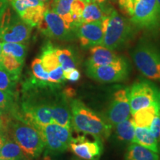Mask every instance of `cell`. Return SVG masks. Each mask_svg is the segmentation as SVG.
<instances>
[{"label":"cell","mask_w":160,"mask_h":160,"mask_svg":"<svg viewBox=\"0 0 160 160\" xmlns=\"http://www.w3.org/2000/svg\"><path fill=\"white\" fill-rule=\"evenodd\" d=\"M73 128L82 133L105 140L110 137L112 126L108 122L89 108L81 100L71 99L69 102Z\"/></svg>","instance_id":"6da1fadb"},{"label":"cell","mask_w":160,"mask_h":160,"mask_svg":"<svg viewBox=\"0 0 160 160\" xmlns=\"http://www.w3.org/2000/svg\"><path fill=\"white\" fill-rule=\"evenodd\" d=\"M7 133L30 159L39 157L45 150V142L39 130L23 119L17 117L10 119Z\"/></svg>","instance_id":"7a4b0ae2"},{"label":"cell","mask_w":160,"mask_h":160,"mask_svg":"<svg viewBox=\"0 0 160 160\" xmlns=\"http://www.w3.org/2000/svg\"><path fill=\"white\" fill-rule=\"evenodd\" d=\"M136 67L149 80L160 82V50L151 43L141 42L132 51Z\"/></svg>","instance_id":"3957f363"},{"label":"cell","mask_w":160,"mask_h":160,"mask_svg":"<svg viewBox=\"0 0 160 160\" xmlns=\"http://www.w3.org/2000/svg\"><path fill=\"white\" fill-rule=\"evenodd\" d=\"M132 32L131 22L119 15L117 11L112 10L108 15L102 45L112 51L119 48L131 39Z\"/></svg>","instance_id":"277c9868"},{"label":"cell","mask_w":160,"mask_h":160,"mask_svg":"<svg viewBox=\"0 0 160 160\" xmlns=\"http://www.w3.org/2000/svg\"><path fill=\"white\" fill-rule=\"evenodd\" d=\"M131 113L152 105L160 108V90L150 80L136 82L128 88Z\"/></svg>","instance_id":"5b68a950"},{"label":"cell","mask_w":160,"mask_h":160,"mask_svg":"<svg viewBox=\"0 0 160 160\" xmlns=\"http://www.w3.org/2000/svg\"><path fill=\"white\" fill-rule=\"evenodd\" d=\"M39 130L45 142V155H57L69 149L72 139L71 129L53 122L39 127Z\"/></svg>","instance_id":"8992f818"},{"label":"cell","mask_w":160,"mask_h":160,"mask_svg":"<svg viewBox=\"0 0 160 160\" xmlns=\"http://www.w3.org/2000/svg\"><path fill=\"white\" fill-rule=\"evenodd\" d=\"M32 28L8 10L0 18V39L3 42L23 43L29 39Z\"/></svg>","instance_id":"52a82bcc"},{"label":"cell","mask_w":160,"mask_h":160,"mask_svg":"<svg viewBox=\"0 0 160 160\" xmlns=\"http://www.w3.org/2000/svg\"><path fill=\"white\" fill-rule=\"evenodd\" d=\"M37 27L44 35L53 39L71 40L74 37V30L70 27L57 13L48 7L43 18Z\"/></svg>","instance_id":"ba28073f"},{"label":"cell","mask_w":160,"mask_h":160,"mask_svg":"<svg viewBox=\"0 0 160 160\" xmlns=\"http://www.w3.org/2000/svg\"><path fill=\"white\" fill-rule=\"evenodd\" d=\"M130 21L142 28L158 27L160 24V8L157 0H137Z\"/></svg>","instance_id":"9c48e42d"},{"label":"cell","mask_w":160,"mask_h":160,"mask_svg":"<svg viewBox=\"0 0 160 160\" xmlns=\"http://www.w3.org/2000/svg\"><path fill=\"white\" fill-rule=\"evenodd\" d=\"M130 68L127 61L122 59L110 65L86 67V73L91 79L103 83L119 82L127 79Z\"/></svg>","instance_id":"30bf717a"},{"label":"cell","mask_w":160,"mask_h":160,"mask_svg":"<svg viewBox=\"0 0 160 160\" xmlns=\"http://www.w3.org/2000/svg\"><path fill=\"white\" fill-rule=\"evenodd\" d=\"M131 116L128 99V88H122L113 93L106 111V120L112 127Z\"/></svg>","instance_id":"8fae6325"},{"label":"cell","mask_w":160,"mask_h":160,"mask_svg":"<svg viewBox=\"0 0 160 160\" xmlns=\"http://www.w3.org/2000/svg\"><path fill=\"white\" fill-rule=\"evenodd\" d=\"M69 148L74 154L83 160H99L103 153V141L99 138L78 136L72 138Z\"/></svg>","instance_id":"7c38bea8"},{"label":"cell","mask_w":160,"mask_h":160,"mask_svg":"<svg viewBox=\"0 0 160 160\" xmlns=\"http://www.w3.org/2000/svg\"><path fill=\"white\" fill-rule=\"evenodd\" d=\"M24 121L37 128L53 122L49 102L28 101L22 105Z\"/></svg>","instance_id":"4fadbf2b"},{"label":"cell","mask_w":160,"mask_h":160,"mask_svg":"<svg viewBox=\"0 0 160 160\" xmlns=\"http://www.w3.org/2000/svg\"><path fill=\"white\" fill-rule=\"evenodd\" d=\"M13 8L19 17L32 27L37 26L43 18L45 10V3L41 0H11Z\"/></svg>","instance_id":"5bb4252c"},{"label":"cell","mask_w":160,"mask_h":160,"mask_svg":"<svg viewBox=\"0 0 160 160\" xmlns=\"http://www.w3.org/2000/svg\"><path fill=\"white\" fill-rule=\"evenodd\" d=\"M102 20L88 23H81L75 28L76 35L85 48L102 45L104 33Z\"/></svg>","instance_id":"9a60e30c"},{"label":"cell","mask_w":160,"mask_h":160,"mask_svg":"<svg viewBox=\"0 0 160 160\" xmlns=\"http://www.w3.org/2000/svg\"><path fill=\"white\" fill-rule=\"evenodd\" d=\"M122 57L118 56L114 51L103 45H96L90 48V56L86 62V67L110 65L117 62Z\"/></svg>","instance_id":"2e32d148"},{"label":"cell","mask_w":160,"mask_h":160,"mask_svg":"<svg viewBox=\"0 0 160 160\" xmlns=\"http://www.w3.org/2000/svg\"><path fill=\"white\" fill-rule=\"evenodd\" d=\"M50 108L53 122L72 130L71 108L65 97H57L51 102Z\"/></svg>","instance_id":"e0dca14e"},{"label":"cell","mask_w":160,"mask_h":160,"mask_svg":"<svg viewBox=\"0 0 160 160\" xmlns=\"http://www.w3.org/2000/svg\"><path fill=\"white\" fill-rule=\"evenodd\" d=\"M1 159L11 160H29L21 148L16 142L8 133H3V145L1 150Z\"/></svg>","instance_id":"ac0fdd59"},{"label":"cell","mask_w":160,"mask_h":160,"mask_svg":"<svg viewBox=\"0 0 160 160\" xmlns=\"http://www.w3.org/2000/svg\"><path fill=\"white\" fill-rule=\"evenodd\" d=\"M111 11L105 9V8L99 3L87 2L82 16V23L93 22L102 20L110 14Z\"/></svg>","instance_id":"d6986e66"},{"label":"cell","mask_w":160,"mask_h":160,"mask_svg":"<svg viewBox=\"0 0 160 160\" xmlns=\"http://www.w3.org/2000/svg\"><path fill=\"white\" fill-rule=\"evenodd\" d=\"M125 160H159L157 153L137 143H131L126 151Z\"/></svg>","instance_id":"ffe728a7"},{"label":"cell","mask_w":160,"mask_h":160,"mask_svg":"<svg viewBox=\"0 0 160 160\" xmlns=\"http://www.w3.org/2000/svg\"><path fill=\"white\" fill-rule=\"evenodd\" d=\"M132 143L139 144L155 153H159V143L151 133L149 128L136 126L135 137Z\"/></svg>","instance_id":"44dd1931"},{"label":"cell","mask_w":160,"mask_h":160,"mask_svg":"<svg viewBox=\"0 0 160 160\" xmlns=\"http://www.w3.org/2000/svg\"><path fill=\"white\" fill-rule=\"evenodd\" d=\"M159 112V107L152 105L145 108L140 109L131 116L137 127L149 128L153 118Z\"/></svg>","instance_id":"7402d4cb"},{"label":"cell","mask_w":160,"mask_h":160,"mask_svg":"<svg viewBox=\"0 0 160 160\" xmlns=\"http://www.w3.org/2000/svg\"><path fill=\"white\" fill-rule=\"evenodd\" d=\"M118 139L123 142H133L135 137L136 125L133 117H130L114 126Z\"/></svg>","instance_id":"603a6c76"},{"label":"cell","mask_w":160,"mask_h":160,"mask_svg":"<svg viewBox=\"0 0 160 160\" xmlns=\"http://www.w3.org/2000/svg\"><path fill=\"white\" fill-rule=\"evenodd\" d=\"M56 50L57 48H55L51 44H48L43 48L42 53L40 57L44 69L48 73H49L52 70L57 68L60 65L57 53H56Z\"/></svg>","instance_id":"cb8c5ba5"},{"label":"cell","mask_w":160,"mask_h":160,"mask_svg":"<svg viewBox=\"0 0 160 160\" xmlns=\"http://www.w3.org/2000/svg\"><path fill=\"white\" fill-rule=\"evenodd\" d=\"M73 0H58L57 2H51V10L57 13L70 27L73 29L71 8ZM74 30V29H73Z\"/></svg>","instance_id":"d4e9b609"},{"label":"cell","mask_w":160,"mask_h":160,"mask_svg":"<svg viewBox=\"0 0 160 160\" xmlns=\"http://www.w3.org/2000/svg\"><path fill=\"white\" fill-rule=\"evenodd\" d=\"M2 53L13 56L20 63L23 64L27 53V46L22 43L2 42Z\"/></svg>","instance_id":"484cf974"},{"label":"cell","mask_w":160,"mask_h":160,"mask_svg":"<svg viewBox=\"0 0 160 160\" xmlns=\"http://www.w3.org/2000/svg\"><path fill=\"white\" fill-rule=\"evenodd\" d=\"M18 79L0 64V90L13 95L16 83Z\"/></svg>","instance_id":"4316f807"},{"label":"cell","mask_w":160,"mask_h":160,"mask_svg":"<svg viewBox=\"0 0 160 160\" xmlns=\"http://www.w3.org/2000/svg\"><path fill=\"white\" fill-rule=\"evenodd\" d=\"M56 53H57L59 65L64 71L70 69L77 68L76 59L73 53L70 50L57 48Z\"/></svg>","instance_id":"83f0119b"},{"label":"cell","mask_w":160,"mask_h":160,"mask_svg":"<svg viewBox=\"0 0 160 160\" xmlns=\"http://www.w3.org/2000/svg\"><path fill=\"white\" fill-rule=\"evenodd\" d=\"M0 61H1V64L3 67L9 73L19 79L20 73H21L22 64L20 63L13 56L4 53H2Z\"/></svg>","instance_id":"f1b7e54d"},{"label":"cell","mask_w":160,"mask_h":160,"mask_svg":"<svg viewBox=\"0 0 160 160\" xmlns=\"http://www.w3.org/2000/svg\"><path fill=\"white\" fill-rule=\"evenodd\" d=\"M86 2H87L86 0H73L72 2L71 13L72 19H73V29H75L77 25L82 23V16Z\"/></svg>","instance_id":"f546056e"},{"label":"cell","mask_w":160,"mask_h":160,"mask_svg":"<svg viewBox=\"0 0 160 160\" xmlns=\"http://www.w3.org/2000/svg\"><path fill=\"white\" fill-rule=\"evenodd\" d=\"M31 69L34 79L40 82H48V73L44 69L40 58H36L31 63Z\"/></svg>","instance_id":"4dcf8cb0"},{"label":"cell","mask_w":160,"mask_h":160,"mask_svg":"<svg viewBox=\"0 0 160 160\" xmlns=\"http://www.w3.org/2000/svg\"><path fill=\"white\" fill-rule=\"evenodd\" d=\"M64 71L61 66H59L57 68L52 70L48 73V82L53 85H59L65 81L64 78Z\"/></svg>","instance_id":"1f68e13d"},{"label":"cell","mask_w":160,"mask_h":160,"mask_svg":"<svg viewBox=\"0 0 160 160\" xmlns=\"http://www.w3.org/2000/svg\"><path fill=\"white\" fill-rule=\"evenodd\" d=\"M13 105V95L0 90V109L12 110Z\"/></svg>","instance_id":"d6a6232c"},{"label":"cell","mask_w":160,"mask_h":160,"mask_svg":"<svg viewBox=\"0 0 160 160\" xmlns=\"http://www.w3.org/2000/svg\"><path fill=\"white\" fill-rule=\"evenodd\" d=\"M149 128L151 133L159 142L160 141V112L153 118Z\"/></svg>","instance_id":"836d02e7"},{"label":"cell","mask_w":160,"mask_h":160,"mask_svg":"<svg viewBox=\"0 0 160 160\" xmlns=\"http://www.w3.org/2000/svg\"><path fill=\"white\" fill-rule=\"evenodd\" d=\"M137 0H119L120 8L131 17Z\"/></svg>","instance_id":"e575fe53"},{"label":"cell","mask_w":160,"mask_h":160,"mask_svg":"<svg viewBox=\"0 0 160 160\" xmlns=\"http://www.w3.org/2000/svg\"><path fill=\"white\" fill-rule=\"evenodd\" d=\"M63 75L65 79L70 82H77L79 81L80 77H81L80 72L77 68L70 69L64 71Z\"/></svg>","instance_id":"d590c367"},{"label":"cell","mask_w":160,"mask_h":160,"mask_svg":"<svg viewBox=\"0 0 160 160\" xmlns=\"http://www.w3.org/2000/svg\"><path fill=\"white\" fill-rule=\"evenodd\" d=\"M5 11V5L2 2L0 1V18H1L2 16Z\"/></svg>","instance_id":"8d00e7d4"},{"label":"cell","mask_w":160,"mask_h":160,"mask_svg":"<svg viewBox=\"0 0 160 160\" xmlns=\"http://www.w3.org/2000/svg\"><path fill=\"white\" fill-rule=\"evenodd\" d=\"M3 145V133L0 132V154H1V150Z\"/></svg>","instance_id":"74e56055"},{"label":"cell","mask_w":160,"mask_h":160,"mask_svg":"<svg viewBox=\"0 0 160 160\" xmlns=\"http://www.w3.org/2000/svg\"><path fill=\"white\" fill-rule=\"evenodd\" d=\"M87 2H94V3H99L101 4L104 2L105 0H86Z\"/></svg>","instance_id":"f35d334b"},{"label":"cell","mask_w":160,"mask_h":160,"mask_svg":"<svg viewBox=\"0 0 160 160\" xmlns=\"http://www.w3.org/2000/svg\"><path fill=\"white\" fill-rule=\"evenodd\" d=\"M43 160H57V159H52L51 157V156H50V155H45V157H44Z\"/></svg>","instance_id":"ab89813d"},{"label":"cell","mask_w":160,"mask_h":160,"mask_svg":"<svg viewBox=\"0 0 160 160\" xmlns=\"http://www.w3.org/2000/svg\"><path fill=\"white\" fill-rule=\"evenodd\" d=\"M2 42H0V59H1L2 54ZM0 64H1V61H0Z\"/></svg>","instance_id":"60d3db41"},{"label":"cell","mask_w":160,"mask_h":160,"mask_svg":"<svg viewBox=\"0 0 160 160\" xmlns=\"http://www.w3.org/2000/svg\"><path fill=\"white\" fill-rule=\"evenodd\" d=\"M3 126V122H2V119H0V130L2 129V128Z\"/></svg>","instance_id":"b9f144b4"},{"label":"cell","mask_w":160,"mask_h":160,"mask_svg":"<svg viewBox=\"0 0 160 160\" xmlns=\"http://www.w3.org/2000/svg\"><path fill=\"white\" fill-rule=\"evenodd\" d=\"M2 113H3V112H2V111L1 109H0V117H1L2 115Z\"/></svg>","instance_id":"7bdbcfd3"},{"label":"cell","mask_w":160,"mask_h":160,"mask_svg":"<svg viewBox=\"0 0 160 160\" xmlns=\"http://www.w3.org/2000/svg\"><path fill=\"white\" fill-rule=\"evenodd\" d=\"M157 2H158V5H159V7L160 8V0H157Z\"/></svg>","instance_id":"ee69618b"},{"label":"cell","mask_w":160,"mask_h":160,"mask_svg":"<svg viewBox=\"0 0 160 160\" xmlns=\"http://www.w3.org/2000/svg\"><path fill=\"white\" fill-rule=\"evenodd\" d=\"M42 2H48L49 0H41Z\"/></svg>","instance_id":"f6af8a7d"},{"label":"cell","mask_w":160,"mask_h":160,"mask_svg":"<svg viewBox=\"0 0 160 160\" xmlns=\"http://www.w3.org/2000/svg\"><path fill=\"white\" fill-rule=\"evenodd\" d=\"M72 160H83V159H73Z\"/></svg>","instance_id":"bcb514c9"},{"label":"cell","mask_w":160,"mask_h":160,"mask_svg":"<svg viewBox=\"0 0 160 160\" xmlns=\"http://www.w3.org/2000/svg\"><path fill=\"white\" fill-rule=\"evenodd\" d=\"M0 160H11V159H1V158H0Z\"/></svg>","instance_id":"7dc6e473"},{"label":"cell","mask_w":160,"mask_h":160,"mask_svg":"<svg viewBox=\"0 0 160 160\" xmlns=\"http://www.w3.org/2000/svg\"><path fill=\"white\" fill-rule=\"evenodd\" d=\"M57 1H58V0H53V2H57Z\"/></svg>","instance_id":"c3c4849f"}]
</instances>
